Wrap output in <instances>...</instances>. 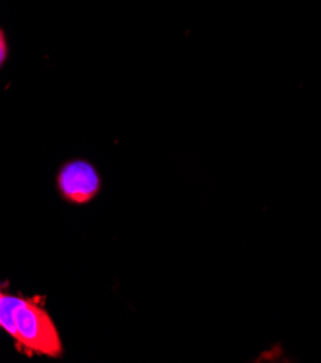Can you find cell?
Segmentation results:
<instances>
[{"mask_svg": "<svg viewBox=\"0 0 321 363\" xmlns=\"http://www.w3.org/2000/svg\"><path fill=\"white\" fill-rule=\"evenodd\" d=\"M25 300L6 296L0 298V328H2L8 335L12 337L15 336V318H16V311L22 306Z\"/></svg>", "mask_w": 321, "mask_h": 363, "instance_id": "obj_3", "label": "cell"}, {"mask_svg": "<svg viewBox=\"0 0 321 363\" xmlns=\"http://www.w3.org/2000/svg\"><path fill=\"white\" fill-rule=\"evenodd\" d=\"M6 57H8V44H6V38H5L4 30L0 29V67L4 65Z\"/></svg>", "mask_w": 321, "mask_h": 363, "instance_id": "obj_4", "label": "cell"}, {"mask_svg": "<svg viewBox=\"0 0 321 363\" xmlns=\"http://www.w3.org/2000/svg\"><path fill=\"white\" fill-rule=\"evenodd\" d=\"M61 194L77 204L91 201L101 189L97 169L87 161H73L65 164L57 178Z\"/></svg>", "mask_w": 321, "mask_h": 363, "instance_id": "obj_2", "label": "cell"}, {"mask_svg": "<svg viewBox=\"0 0 321 363\" xmlns=\"http://www.w3.org/2000/svg\"><path fill=\"white\" fill-rule=\"evenodd\" d=\"M4 297V293L2 291H0V298H2Z\"/></svg>", "mask_w": 321, "mask_h": 363, "instance_id": "obj_5", "label": "cell"}, {"mask_svg": "<svg viewBox=\"0 0 321 363\" xmlns=\"http://www.w3.org/2000/svg\"><path fill=\"white\" fill-rule=\"evenodd\" d=\"M13 339L38 354L60 357L62 345L54 321L38 304L23 301L16 311Z\"/></svg>", "mask_w": 321, "mask_h": 363, "instance_id": "obj_1", "label": "cell"}]
</instances>
